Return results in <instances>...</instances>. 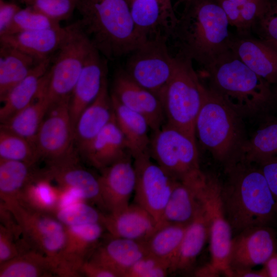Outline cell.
Listing matches in <instances>:
<instances>
[{"instance_id":"cell-1","label":"cell","mask_w":277,"mask_h":277,"mask_svg":"<svg viewBox=\"0 0 277 277\" xmlns=\"http://www.w3.org/2000/svg\"><path fill=\"white\" fill-rule=\"evenodd\" d=\"M173 8L175 18L167 38L174 57L191 60L204 70L229 49L230 25L216 0H179Z\"/></svg>"},{"instance_id":"cell-2","label":"cell","mask_w":277,"mask_h":277,"mask_svg":"<svg viewBox=\"0 0 277 277\" xmlns=\"http://www.w3.org/2000/svg\"><path fill=\"white\" fill-rule=\"evenodd\" d=\"M221 196L232 231L268 225L274 213L276 199L261 170L240 161L225 169Z\"/></svg>"},{"instance_id":"cell-3","label":"cell","mask_w":277,"mask_h":277,"mask_svg":"<svg viewBox=\"0 0 277 277\" xmlns=\"http://www.w3.org/2000/svg\"><path fill=\"white\" fill-rule=\"evenodd\" d=\"M204 70L209 81V88L244 118L267 112L277 101L271 84L230 49Z\"/></svg>"},{"instance_id":"cell-4","label":"cell","mask_w":277,"mask_h":277,"mask_svg":"<svg viewBox=\"0 0 277 277\" xmlns=\"http://www.w3.org/2000/svg\"><path fill=\"white\" fill-rule=\"evenodd\" d=\"M81 28L106 59L128 55L144 42L132 21L127 0H75Z\"/></svg>"},{"instance_id":"cell-5","label":"cell","mask_w":277,"mask_h":277,"mask_svg":"<svg viewBox=\"0 0 277 277\" xmlns=\"http://www.w3.org/2000/svg\"><path fill=\"white\" fill-rule=\"evenodd\" d=\"M243 118L219 95L205 86L195 123V135L225 169L241 160L242 149L248 139Z\"/></svg>"},{"instance_id":"cell-6","label":"cell","mask_w":277,"mask_h":277,"mask_svg":"<svg viewBox=\"0 0 277 277\" xmlns=\"http://www.w3.org/2000/svg\"><path fill=\"white\" fill-rule=\"evenodd\" d=\"M175 58L173 74L160 97L166 123L195 139V123L203 102L205 86L192 61Z\"/></svg>"},{"instance_id":"cell-7","label":"cell","mask_w":277,"mask_h":277,"mask_svg":"<svg viewBox=\"0 0 277 277\" xmlns=\"http://www.w3.org/2000/svg\"><path fill=\"white\" fill-rule=\"evenodd\" d=\"M92 46L78 21L71 24L69 34L56 52L41 85L40 94L50 106L71 97Z\"/></svg>"},{"instance_id":"cell-8","label":"cell","mask_w":277,"mask_h":277,"mask_svg":"<svg viewBox=\"0 0 277 277\" xmlns=\"http://www.w3.org/2000/svg\"><path fill=\"white\" fill-rule=\"evenodd\" d=\"M222 185L216 176L206 174L203 202L209 222L210 261L196 271L197 276H233L229 264L233 231L223 206Z\"/></svg>"},{"instance_id":"cell-9","label":"cell","mask_w":277,"mask_h":277,"mask_svg":"<svg viewBox=\"0 0 277 277\" xmlns=\"http://www.w3.org/2000/svg\"><path fill=\"white\" fill-rule=\"evenodd\" d=\"M128 55L126 72L160 98L176 65V59L169 48L167 36L161 34L149 39Z\"/></svg>"},{"instance_id":"cell-10","label":"cell","mask_w":277,"mask_h":277,"mask_svg":"<svg viewBox=\"0 0 277 277\" xmlns=\"http://www.w3.org/2000/svg\"><path fill=\"white\" fill-rule=\"evenodd\" d=\"M149 153L156 163L176 180L201 171L196 139L167 123L153 131Z\"/></svg>"},{"instance_id":"cell-11","label":"cell","mask_w":277,"mask_h":277,"mask_svg":"<svg viewBox=\"0 0 277 277\" xmlns=\"http://www.w3.org/2000/svg\"><path fill=\"white\" fill-rule=\"evenodd\" d=\"M1 203L12 212L31 247L55 264L65 245L66 226L53 215L35 210L21 201Z\"/></svg>"},{"instance_id":"cell-12","label":"cell","mask_w":277,"mask_h":277,"mask_svg":"<svg viewBox=\"0 0 277 277\" xmlns=\"http://www.w3.org/2000/svg\"><path fill=\"white\" fill-rule=\"evenodd\" d=\"M133 159L135 203L149 212L159 225L176 180L152 161L149 152Z\"/></svg>"},{"instance_id":"cell-13","label":"cell","mask_w":277,"mask_h":277,"mask_svg":"<svg viewBox=\"0 0 277 277\" xmlns=\"http://www.w3.org/2000/svg\"><path fill=\"white\" fill-rule=\"evenodd\" d=\"M70 98H65L50 106L35 136L34 143L39 156L47 162L61 159L73 150Z\"/></svg>"},{"instance_id":"cell-14","label":"cell","mask_w":277,"mask_h":277,"mask_svg":"<svg viewBox=\"0 0 277 277\" xmlns=\"http://www.w3.org/2000/svg\"><path fill=\"white\" fill-rule=\"evenodd\" d=\"M277 252L275 231L268 225L246 229L233 237L229 264L232 271L264 265Z\"/></svg>"},{"instance_id":"cell-15","label":"cell","mask_w":277,"mask_h":277,"mask_svg":"<svg viewBox=\"0 0 277 277\" xmlns=\"http://www.w3.org/2000/svg\"><path fill=\"white\" fill-rule=\"evenodd\" d=\"M43 170L60 188L76 191L83 200L91 201L104 208L98 177L79 165L74 150L61 159L48 162L47 167Z\"/></svg>"},{"instance_id":"cell-16","label":"cell","mask_w":277,"mask_h":277,"mask_svg":"<svg viewBox=\"0 0 277 277\" xmlns=\"http://www.w3.org/2000/svg\"><path fill=\"white\" fill-rule=\"evenodd\" d=\"M111 94L122 105L143 116L152 131L160 129L166 123L160 98L135 82L125 70L116 72Z\"/></svg>"},{"instance_id":"cell-17","label":"cell","mask_w":277,"mask_h":277,"mask_svg":"<svg viewBox=\"0 0 277 277\" xmlns=\"http://www.w3.org/2000/svg\"><path fill=\"white\" fill-rule=\"evenodd\" d=\"M206 174L200 171L181 180H176L159 225H188L203 203Z\"/></svg>"},{"instance_id":"cell-18","label":"cell","mask_w":277,"mask_h":277,"mask_svg":"<svg viewBox=\"0 0 277 277\" xmlns=\"http://www.w3.org/2000/svg\"><path fill=\"white\" fill-rule=\"evenodd\" d=\"M129 155L101 170L98 176L104 208L109 212L129 205L134 191L135 172Z\"/></svg>"},{"instance_id":"cell-19","label":"cell","mask_w":277,"mask_h":277,"mask_svg":"<svg viewBox=\"0 0 277 277\" xmlns=\"http://www.w3.org/2000/svg\"><path fill=\"white\" fill-rule=\"evenodd\" d=\"M103 57L91 47L71 94L69 110L74 130L79 116L97 96L107 78V62Z\"/></svg>"},{"instance_id":"cell-20","label":"cell","mask_w":277,"mask_h":277,"mask_svg":"<svg viewBox=\"0 0 277 277\" xmlns=\"http://www.w3.org/2000/svg\"><path fill=\"white\" fill-rule=\"evenodd\" d=\"M229 49L270 84H277V49L250 33L232 34Z\"/></svg>"},{"instance_id":"cell-21","label":"cell","mask_w":277,"mask_h":277,"mask_svg":"<svg viewBox=\"0 0 277 277\" xmlns=\"http://www.w3.org/2000/svg\"><path fill=\"white\" fill-rule=\"evenodd\" d=\"M102 225L112 237L142 242L159 226L151 214L136 203L104 214Z\"/></svg>"},{"instance_id":"cell-22","label":"cell","mask_w":277,"mask_h":277,"mask_svg":"<svg viewBox=\"0 0 277 277\" xmlns=\"http://www.w3.org/2000/svg\"><path fill=\"white\" fill-rule=\"evenodd\" d=\"M137 34L143 42L159 35L167 36L175 18L171 0H127Z\"/></svg>"},{"instance_id":"cell-23","label":"cell","mask_w":277,"mask_h":277,"mask_svg":"<svg viewBox=\"0 0 277 277\" xmlns=\"http://www.w3.org/2000/svg\"><path fill=\"white\" fill-rule=\"evenodd\" d=\"M70 25L0 36L1 44L14 47L40 62L57 52L66 39Z\"/></svg>"},{"instance_id":"cell-24","label":"cell","mask_w":277,"mask_h":277,"mask_svg":"<svg viewBox=\"0 0 277 277\" xmlns=\"http://www.w3.org/2000/svg\"><path fill=\"white\" fill-rule=\"evenodd\" d=\"M103 228L101 223L66 226V241L57 266L69 274H80L85 257L101 237Z\"/></svg>"},{"instance_id":"cell-25","label":"cell","mask_w":277,"mask_h":277,"mask_svg":"<svg viewBox=\"0 0 277 277\" xmlns=\"http://www.w3.org/2000/svg\"><path fill=\"white\" fill-rule=\"evenodd\" d=\"M81 152L90 164L100 170L131 155L115 115Z\"/></svg>"},{"instance_id":"cell-26","label":"cell","mask_w":277,"mask_h":277,"mask_svg":"<svg viewBox=\"0 0 277 277\" xmlns=\"http://www.w3.org/2000/svg\"><path fill=\"white\" fill-rule=\"evenodd\" d=\"M114 115L107 78L96 98L82 112L74 130V142L81 152Z\"/></svg>"},{"instance_id":"cell-27","label":"cell","mask_w":277,"mask_h":277,"mask_svg":"<svg viewBox=\"0 0 277 277\" xmlns=\"http://www.w3.org/2000/svg\"><path fill=\"white\" fill-rule=\"evenodd\" d=\"M148 253L145 242L112 237L98 247L90 261L125 277L131 267Z\"/></svg>"},{"instance_id":"cell-28","label":"cell","mask_w":277,"mask_h":277,"mask_svg":"<svg viewBox=\"0 0 277 277\" xmlns=\"http://www.w3.org/2000/svg\"><path fill=\"white\" fill-rule=\"evenodd\" d=\"M51 63V57L37 63L28 75L1 98L2 122L32 103L39 95L44 76Z\"/></svg>"},{"instance_id":"cell-29","label":"cell","mask_w":277,"mask_h":277,"mask_svg":"<svg viewBox=\"0 0 277 277\" xmlns=\"http://www.w3.org/2000/svg\"><path fill=\"white\" fill-rule=\"evenodd\" d=\"M209 222L204 204L186 227L179 249L170 263L169 272L184 271L195 261L209 238Z\"/></svg>"},{"instance_id":"cell-30","label":"cell","mask_w":277,"mask_h":277,"mask_svg":"<svg viewBox=\"0 0 277 277\" xmlns=\"http://www.w3.org/2000/svg\"><path fill=\"white\" fill-rule=\"evenodd\" d=\"M111 96L116 121L132 157L149 152L150 127L146 118L122 105L112 94Z\"/></svg>"},{"instance_id":"cell-31","label":"cell","mask_w":277,"mask_h":277,"mask_svg":"<svg viewBox=\"0 0 277 277\" xmlns=\"http://www.w3.org/2000/svg\"><path fill=\"white\" fill-rule=\"evenodd\" d=\"M38 63L28 54L1 44L0 99L24 79Z\"/></svg>"},{"instance_id":"cell-32","label":"cell","mask_w":277,"mask_h":277,"mask_svg":"<svg viewBox=\"0 0 277 277\" xmlns=\"http://www.w3.org/2000/svg\"><path fill=\"white\" fill-rule=\"evenodd\" d=\"M23 162L0 159L1 202L8 204L18 200L26 185L38 170Z\"/></svg>"},{"instance_id":"cell-33","label":"cell","mask_w":277,"mask_h":277,"mask_svg":"<svg viewBox=\"0 0 277 277\" xmlns=\"http://www.w3.org/2000/svg\"><path fill=\"white\" fill-rule=\"evenodd\" d=\"M49 107L44 96L39 94L27 106L1 122V129L34 142L36 133Z\"/></svg>"},{"instance_id":"cell-34","label":"cell","mask_w":277,"mask_h":277,"mask_svg":"<svg viewBox=\"0 0 277 277\" xmlns=\"http://www.w3.org/2000/svg\"><path fill=\"white\" fill-rule=\"evenodd\" d=\"M55 274L52 261L33 249L0 264V277H44Z\"/></svg>"},{"instance_id":"cell-35","label":"cell","mask_w":277,"mask_h":277,"mask_svg":"<svg viewBox=\"0 0 277 277\" xmlns=\"http://www.w3.org/2000/svg\"><path fill=\"white\" fill-rule=\"evenodd\" d=\"M60 189L51 184V180L38 170L24 189L19 200L31 208L51 215L58 209Z\"/></svg>"},{"instance_id":"cell-36","label":"cell","mask_w":277,"mask_h":277,"mask_svg":"<svg viewBox=\"0 0 277 277\" xmlns=\"http://www.w3.org/2000/svg\"><path fill=\"white\" fill-rule=\"evenodd\" d=\"M277 155V120L261 126L246 141L240 161L258 165Z\"/></svg>"},{"instance_id":"cell-37","label":"cell","mask_w":277,"mask_h":277,"mask_svg":"<svg viewBox=\"0 0 277 277\" xmlns=\"http://www.w3.org/2000/svg\"><path fill=\"white\" fill-rule=\"evenodd\" d=\"M166 223L159 225L152 234L145 242L148 253L168 262L176 254L187 226Z\"/></svg>"},{"instance_id":"cell-38","label":"cell","mask_w":277,"mask_h":277,"mask_svg":"<svg viewBox=\"0 0 277 277\" xmlns=\"http://www.w3.org/2000/svg\"><path fill=\"white\" fill-rule=\"evenodd\" d=\"M0 159L34 165L41 157L34 142L1 129Z\"/></svg>"},{"instance_id":"cell-39","label":"cell","mask_w":277,"mask_h":277,"mask_svg":"<svg viewBox=\"0 0 277 277\" xmlns=\"http://www.w3.org/2000/svg\"><path fill=\"white\" fill-rule=\"evenodd\" d=\"M65 226L101 223L104 214L83 201L57 210L53 214Z\"/></svg>"},{"instance_id":"cell-40","label":"cell","mask_w":277,"mask_h":277,"mask_svg":"<svg viewBox=\"0 0 277 277\" xmlns=\"http://www.w3.org/2000/svg\"><path fill=\"white\" fill-rule=\"evenodd\" d=\"M61 26L41 12L26 7L21 8L12 22L0 36Z\"/></svg>"},{"instance_id":"cell-41","label":"cell","mask_w":277,"mask_h":277,"mask_svg":"<svg viewBox=\"0 0 277 277\" xmlns=\"http://www.w3.org/2000/svg\"><path fill=\"white\" fill-rule=\"evenodd\" d=\"M30 7L60 23L69 19L76 10L75 0H22Z\"/></svg>"},{"instance_id":"cell-42","label":"cell","mask_w":277,"mask_h":277,"mask_svg":"<svg viewBox=\"0 0 277 277\" xmlns=\"http://www.w3.org/2000/svg\"><path fill=\"white\" fill-rule=\"evenodd\" d=\"M251 32L262 40L277 43V0H266Z\"/></svg>"},{"instance_id":"cell-43","label":"cell","mask_w":277,"mask_h":277,"mask_svg":"<svg viewBox=\"0 0 277 277\" xmlns=\"http://www.w3.org/2000/svg\"><path fill=\"white\" fill-rule=\"evenodd\" d=\"M169 273V264L147 253L138 260L125 277H164Z\"/></svg>"},{"instance_id":"cell-44","label":"cell","mask_w":277,"mask_h":277,"mask_svg":"<svg viewBox=\"0 0 277 277\" xmlns=\"http://www.w3.org/2000/svg\"><path fill=\"white\" fill-rule=\"evenodd\" d=\"M18 235L1 224L0 264L32 249L24 238Z\"/></svg>"},{"instance_id":"cell-45","label":"cell","mask_w":277,"mask_h":277,"mask_svg":"<svg viewBox=\"0 0 277 277\" xmlns=\"http://www.w3.org/2000/svg\"><path fill=\"white\" fill-rule=\"evenodd\" d=\"M266 0H248L240 8L241 28L238 33H250L251 28L261 14Z\"/></svg>"},{"instance_id":"cell-46","label":"cell","mask_w":277,"mask_h":277,"mask_svg":"<svg viewBox=\"0 0 277 277\" xmlns=\"http://www.w3.org/2000/svg\"><path fill=\"white\" fill-rule=\"evenodd\" d=\"M277 200V155L270 157L258 164Z\"/></svg>"},{"instance_id":"cell-47","label":"cell","mask_w":277,"mask_h":277,"mask_svg":"<svg viewBox=\"0 0 277 277\" xmlns=\"http://www.w3.org/2000/svg\"><path fill=\"white\" fill-rule=\"evenodd\" d=\"M20 9L15 3L0 0V35L7 29Z\"/></svg>"},{"instance_id":"cell-48","label":"cell","mask_w":277,"mask_h":277,"mask_svg":"<svg viewBox=\"0 0 277 277\" xmlns=\"http://www.w3.org/2000/svg\"><path fill=\"white\" fill-rule=\"evenodd\" d=\"M225 12L230 26L239 32L241 28L240 8L229 0H216Z\"/></svg>"},{"instance_id":"cell-49","label":"cell","mask_w":277,"mask_h":277,"mask_svg":"<svg viewBox=\"0 0 277 277\" xmlns=\"http://www.w3.org/2000/svg\"><path fill=\"white\" fill-rule=\"evenodd\" d=\"M80 272L88 277H117L113 271L90 260L83 262Z\"/></svg>"},{"instance_id":"cell-50","label":"cell","mask_w":277,"mask_h":277,"mask_svg":"<svg viewBox=\"0 0 277 277\" xmlns=\"http://www.w3.org/2000/svg\"><path fill=\"white\" fill-rule=\"evenodd\" d=\"M233 276L236 277H267L264 269L255 270L254 268L235 270L233 272Z\"/></svg>"},{"instance_id":"cell-51","label":"cell","mask_w":277,"mask_h":277,"mask_svg":"<svg viewBox=\"0 0 277 277\" xmlns=\"http://www.w3.org/2000/svg\"><path fill=\"white\" fill-rule=\"evenodd\" d=\"M267 277H277V252L263 266Z\"/></svg>"},{"instance_id":"cell-52","label":"cell","mask_w":277,"mask_h":277,"mask_svg":"<svg viewBox=\"0 0 277 277\" xmlns=\"http://www.w3.org/2000/svg\"><path fill=\"white\" fill-rule=\"evenodd\" d=\"M266 42H267L268 43L270 44L272 46H273L274 47H275V48L277 49V43H275V42H270V41H266Z\"/></svg>"},{"instance_id":"cell-53","label":"cell","mask_w":277,"mask_h":277,"mask_svg":"<svg viewBox=\"0 0 277 277\" xmlns=\"http://www.w3.org/2000/svg\"><path fill=\"white\" fill-rule=\"evenodd\" d=\"M275 95H276V98H277V90H276V92H275Z\"/></svg>"}]
</instances>
